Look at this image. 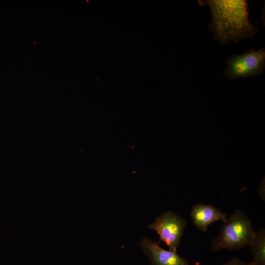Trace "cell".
Here are the masks:
<instances>
[{"mask_svg": "<svg viewBox=\"0 0 265 265\" xmlns=\"http://www.w3.org/2000/svg\"><path fill=\"white\" fill-rule=\"evenodd\" d=\"M249 246L253 255L254 265H265V231L261 229L255 232Z\"/></svg>", "mask_w": 265, "mask_h": 265, "instance_id": "7", "label": "cell"}, {"mask_svg": "<svg viewBox=\"0 0 265 265\" xmlns=\"http://www.w3.org/2000/svg\"><path fill=\"white\" fill-rule=\"evenodd\" d=\"M255 232L248 216L243 211L237 210L224 222L212 249L214 251L223 249L238 250L249 246Z\"/></svg>", "mask_w": 265, "mask_h": 265, "instance_id": "2", "label": "cell"}, {"mask_svg": "<svg viewBox=\"0 0 265 265\" xmlns=\"http://www.w3.org/2000/svg\"><path fill=\"white\" fill-rule=\"evenodd\" d=\"M140 246L151 265H189V261L186 258L181 257L177 252L161 248L158 243L146 237L142 239Z\"/></svg>", "mask_w": 265, "mask_h": 265, "instance_id": "5", "label": "cell"}, {"mask_svg": "<svg viewBox=\"0 0 265 265\" xmlns=\"http://www.w3.org/2000/svg\"><path fill=\"white\" fill-rule=\"evenodd\" d=\"M201 6L208 5L212 21L209 25L214 38L221 44L237 42L241 39L252 38L258 28L248 18V1L245 0H198Z\"/></svg>", "mask_w": 265, "mask_h": 265, "instance_id": "1", "label": "cell"}, {"mask_svg": "<svg viewBox=\"0 0 265 265\" xmlns=\"http://www.w3.org/2000/svg\"><path fill=\"white\" fill-rule=\"evenodd\" d=\"M190 216L193 224L199 230L206 232L208 226L217 221L225 222L227 214L211 205L198 203L195 205L190 212Z\"/></svg>", "mask_w": 265, "mask_h": 265, "instance_id": "6", "label": "cell"}, {"mask_svg": "<svg viewBox=\"0 0 265 265\" xmlns=\"http://www.w3.org/2000/svg\"><path fill=\"white\" fill-rule=\"evenodd\" d=\"M186 221L176 213L167 212L158 217L149 228L155 231L169 250L177 252L183 236Z\"/></svg>", "mask_w": 265, "mask_h": 265, "instance_id": "4", "label": "cell"}, {"mask_svg": "<svg viewBox=\"0 0 265 265\" xmlns=\"http://www.w3.org/2000/svg\"><path fill=\"white\" fill-rule=\"evenodd\" d=\"M224 72L229 80L255 77L261 75L265 67V50L252 49L235 54L226 61Z\"/></svg>", "mask_w": 265, "mask_h": 265, "instance_id": "3", "label": "cell"}, {"mask_svg": "<svg viewBox=\"0 0 265 265\" xmlns=\"http://www.w3.org/2000/svg\"><path fill=\"white\" fill-rule=\"evenodd\" d=\"M222 265H254V264L252 262L246 263L238 258L235 257Z\"/></svg>", "mask_w": 265, "mask_h": 265, "instance_id": "8", "label": "cell"}]
</instances>
